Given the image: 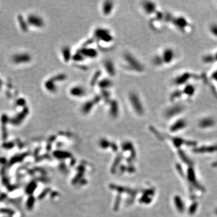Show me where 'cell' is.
<instances>
[{
	"label": "cell",
	"instance_id": "ba28073f",
	"mask_svg": "<svg viewBox=\"0 0 217 217\" xmlns=\"http://www.w3.org/2000/svg\"><path fill=\"white\" fill-rule=\"evenodd\" d=\"M86 92L83 86H72L70 90V93L72 97L81 98L85 96Z\"/></svg>",
	"mask_w": 217,
	"mask_h": 217
},
{
	"label": "cell",
	"instance_id": "5b68a950",
	"mask_svg": "<svg viewBox=\"0 0 217 217\" xmlns=\"http://www.w3.org/2000/svg\"><path fill=\"white\" fill-rule=\"evenodd\" d=\"M94 35L96 38H98V39H99V40L102 42L111 43L113 40V36L108 30H106V29H97L95 31Z\"/></svg>",
	"mask_w": 217,
	"mask_h": 217
},
{
	"label": "cell",
	"instance_id": "5bb4252c",
	"mask_svg": "<svg viewBox=\"0 0 217 217\" xmlns=\"http://www.w3.org/2000/svg\"><path fill=\"white\" fill-rule=\"evenodd\" d=\"M62 52L66 53V54H62L65 61H66V60L68 61L71 59V56H70L71 51H70V48H68V47H65V48H63V49L62 50Z\"/></svg>",
	"mask_w": 217,
	"mask_h": 217
},
{
	"label": "cell",
	"instance_id": "7a4b0ae2",
	"mask_svg": "<svg viewBox=\"0 0 217 217\" xmlns=\"http://www.w3.org/2000/svg\"><path fill=\"white\" fill-rule=\"evenodd\" d=\"M179 53L173 47L168 46L163 49L153 58V63L158 67L170 66L179 59Z\"/></svg>",
	"mask_w": 217,
	"mask_h": 217
},
{
	"label": "cell",
	"instance_id": "8992f818",
	"mask_svg": "<svg viewBox=\"0 0 217 217\" xmlns=\"http://www.w3.org/2000/svg\"><path fill=\"white\" fill-rule=\"evenodd\" d=\"M27 21L30 25L37 28H42L45 24L43 19L36 15H30L28 16Z\"/></svg>",
	"mask_w": 217,
	"mask_h": 217
},
{
	"label": "cell",
	"instance_id": "9a60e30c",
	"mask_svg": "<svg viewBox=\"0 0 217 217\" xmlns=\"http://www.w3.org/2000/svg\"><path fill=\"white\" fill-rule=\"evenodd\" d=\"M18 22H19V23L22 24L21 25H20V26H21V29H22L24 31H27V30H28V29H28V27H27V23L24 21V19L23 18V17H22L21 15H20V16H18Z\"/></svg>",
	"mask_w": 217,
	"mask_h": 217
},
{
	"label": "cell",
	"instance_id": "30bf717a",
	"mask_svg": "<svg viewBox=\"0 0 217 217\" xmlns=\"http://www.w3.org/2000/svg\"><path fill=\"white\" fill-rule=\"evenodd\" d=\"M203 61L207 64L217 63V50L207 53L203 58Z\"/></svg>",
	"mask_w": 217,
	"mask_h": 217
},
{
	"label": "cell",
	"instance_id": "7c38bea8",
	"mask_svg": "<svg viewBox=\"0 0 217 217\" xmlns=\"http://www.w3.org/2000/svg\"><path fill=\"white\" fill-rule=\"evenodd\" d=\"M207 31L213 38L217 39V23L212 22L210 23L207 27Z\"/></svg>",
	"mask_w": 217,
	"mask_h": 217
},
{
	"label": "cell",
	"instance_id": "4fadbf2b",
	"mask_svg": "<svg viewBox=\"0 0 217 217\" xmlns=\"http://www.w3.org/2000/svg\"><path fill=\"white\" fill-rule=\"evenodd\" d=\"M112 64H113L112 62H110V61H107V62L106 61V62H104V66L109 67V68H108L106 69V70L107 71V73L108 74H110V75H111V76H113V75H115V71L114 66L111 68V66H112Z\"/></svg>",
	"mask_w": 217,
	"mask_h": 217
},
{
	"label": "cell",
	"instance_id": "52a82bcc",
	"mask_svg": "<svg viewBox=\"0 0 217 217\" xmlns=\"http://www.w3.org/2000/svg\"><path fill=\"white\" fill-rule=\"evenodd\" d=\"M142 9L148 15H151L153 13H157V4L152 1H144L142 5Z\"/></svg>",
	"mask_w": 217,
	"mask_h": 217
},
{
	"label": "cell",
	"instance_id": "3957f363",
	"mask_svg": "<svg viewBox=\"0 0 217 217\" xmlns=\"http://www.w3.org/2000/svg\"><path fill=\"white\" fill-rule=\"evenodd\" d=\"M128 101L132 106L133 110L136 113V114H144V107L143 104L142 103L141 98H139L136 93L134 92L130 93L128 95Z\"/></svg>",
	"mask_w": 217,
	"mask_h": 217
},
{
	"label": "cell",
	"instance_id": "277c9868",
	"mask_svg": "<svg viewBox=\"0 0 217 217\" xmlns=\"http://www.w3.org/2000/svg\"><path fill=\"white\" fill-rule=\"evenodd\" d=\"M123 58L125 63H127L128 67L131 68V66H132V70L138 72H141L144 71L143 66L131 54H125Z\"/></svg>",
	"mask_w": 217,
	"mask_h": 217
},
{
	"label": "cell",
	"instance_id": "2e32d148",
	"mask_svg": "<svg viewBox=\"0 0 217 217\" xmlns=\"http://www.w3.org/2000/svg\"><path fill=\"white\" fill-rule=\"evenodd\" d=\"M3 84V82H2V80L0 79V86H1Z\"/></svg>",
	"mask_w": 217,
	"mask_h": 217
},
{
	"label": "cell",
	"instance_id": "9c48e42d",
	"mask_svg": "<svg viewBox=\"0 0 217 217\" xmlns=\"http://www.w3.org/2000/svg\"><path fill=\"white\" fill-rule=\"evenodd\" d=\"M13 62L16 63H24L31 60V57L28 54H18L12 57Z\"/></svg>",
	"mask_w": 217,
	"mask_h": 217
},
{
	"label": "cell",
	"instance_id": "8fae6325",
	"mask_svg": "<svg viewBox=\"0 0 217 217\" xmlns=\"http://www.w3.org/2000/svg\"><path fill=\"white\" fill-rule=\"evenodd\" d=\"M113 2L106 1L104 3L102 6V13L104 16L110 15L113 9Z\"/></svg>",
	"mask_w": 217,
	"mask_h": 217
},
{
	"label": "cell",
	"instance_id": "6da1fadb",
	"mask_svg": "<svg viewBox=\"0 0 217 217\" xmlns=\"http://www.w3.org/2000/svg\"><path fill=\"white\" fill-rule=\"evenodd\" d=\"M165 23H169L173 30L182 35L191 33L194 29L192 23L185 15L181 13H168L165 16Z\"/></svg>",
	"mask_w": 217,
	"mask_h": 217
}]
</instances>
